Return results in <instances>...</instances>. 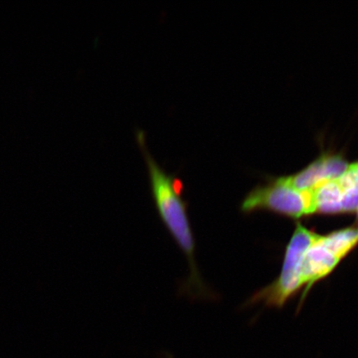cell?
Listing matches in <instances>:
<instances>
[{
	"instance_id": "obj_8",
	"label": "cell",
	"mask_w": 358,
	"mask_h": 358,
	"mask_svg": "<svg viewBox=\"0 0 358 358\" xmlns=\"http://www.w3.org/2000/svg\"><path fill=\"white\" fill-rule=\"evenodd\" d=\"M326 180H337L348 169L346 161L339 156H326L322 158Z\"/></svg>"
},
{
	"instance_id": "obj_5",
	"label": "cell",
	"mask_w": 358,
	"mask_h": 358,
	"mask_svg": "<svg viewBox=\"0 0 358 358\" xmlns=\"http://www.w3.org/2000/svg\"><path fill=\"white\" fill-rule=\"evenodd\" d=\"M316 213L335 214L342 213L343 191L337 180H326L311 189Z\"/></svg>"
},
{
	"instance_id": "obj_11",
	"label": "cell",
	"mask_w": 358,
	"mask_h": 358,
	"mask_svg": "<svg viewBox=\"0 0 358 358\" xmlns=\"http://www.w3.org/2000/svg\"><path fill=\"white\" fill-rule=\"evenodd\" d=\"M357 213H358V209H357ZM357 217H358V213H357Z\"/></svg>"
},
{
	"instance_id": "obj_1",
	"label": "cell",
	"mask_w": 358,
	"mask_h": 358,
	"mask_svg": "<svg viewBox=\"0 0 358 358\" xmlns=\"http://www.w3.org/2000/svg\"><path fill=\"white\" fill-rule=\"evenodd\" d=\"M136 140L147 164L151 194L157 211L189 264V275L179 284L178 294L179 296L189 299L192 303L200 299H213L214 293L205 284L196 265L195 237L187 214L189 203L182 196L185 185L180 178L165 171L150 155L147 149L144 131L137 129Z\"/></svg>"
},
{
	"instance_id": "obj_9",
	"label": "cell",
	"mask_w": 358,
	"mask_h": 358,
	"mask_svg": "<svg viewBox=\"0 0 358 358\" xmlns=\"http://www.w3.org/2000/svg\"><path fill=\"white\" fill-rule=\"evenodd\" d=\"M358 209V186L343 192L342 213H353Z\"/></svg>"
},
{
	"instance_id": "obj_7",
	"label": "cell",
	"mask_w": 358,
	"mask_h": 358,
	"mask_svg": "<svg viewBox=\"0 0 358 358\" xmlns=\"http://www.w3.org/2000/svg\"><path fill=\"white\" fill-rule=\"evenodd\" d=\"M291 186L298 190H311L320 182L326 181L322 159L317 160L296 176L285 178Z\"/></svg>"
},
{
	"instance_id": "obj_3",
	"label": "cell",
	"mask_w": 358,
	"mask_h": 358,
	"mask_svg": "<svg viewBox=\"0 0 358 358\" xmlns=\"http://www.w3.org/2000/svg\"><path fill=\"white\" fill-rule=\"evenodd\" d=\"M257 209L271 210L294 218L316 213L312 190H298L285 178L259 187L245 199L243 204L244 212Z\"/></svg>"
},
{
	"instance_id": "obj_2",
	"label": "cell",
	"mask_w": 358,
	"mask_h": 358,
	"mask_svg": "<svg viewBox=\"0 0 358 358\" xmlns=\"http://www.w3.org/2000/svg\"><path fill=\"white\" fill-rule=\"evenodd\" d=\"M320 235L308 231L298 224L292 239L286 250L283 270L280 278L254 297L255 301H264L266 306L281 307L303 286L299 267L307 250L315 243Z\"/></svg>"
},
{
	"instance_id": "obj_6",
	"label": "cell",
	"mask_w": 358,
	"mask_h": 358,
	"mask_svg": "<svg viewBox=\"0 0 358 358\" xmlns=\"http://www.w3.org/2000/svg\"><path fill=\"white\" fill-rule=\"evenodd\" d=\"M320 243L342 259L358 243V228H347L328 236H321Z\"/></svg>"
},
{
	"instance_id": "obj_10",
	"label": "cell",
	"mask_w": 358,
	"mask_h": 358,
	"mask_svg": "<svg viewBox=\"0 0 358 358\" xmlns=\"http://www.w3.org/2000/svg\"><path fill=\"white\" fill-rule=\"evenodd\" d=\"M351 167L353 169V171L355 173L357 182L358 185V163L351 165Z\"/></svg>"
},
{
	"instance_id": "obj_4",
	"label": "cell",
	"mask_w": 358,
	"mask_h": 358,
	"mask_svg": "<svg viewBox=\"0 0 358 358\" xmlns=\"http://www.w3.org/2000/svg\"><path fill=\"white\" fill-rule=\"evenodd\" d=\"M320 237L304 255L299 267L302 284L308 289L317 280L324 278L337 266L341 259L320 243Z\"/></svg>"
}]
</instances>
